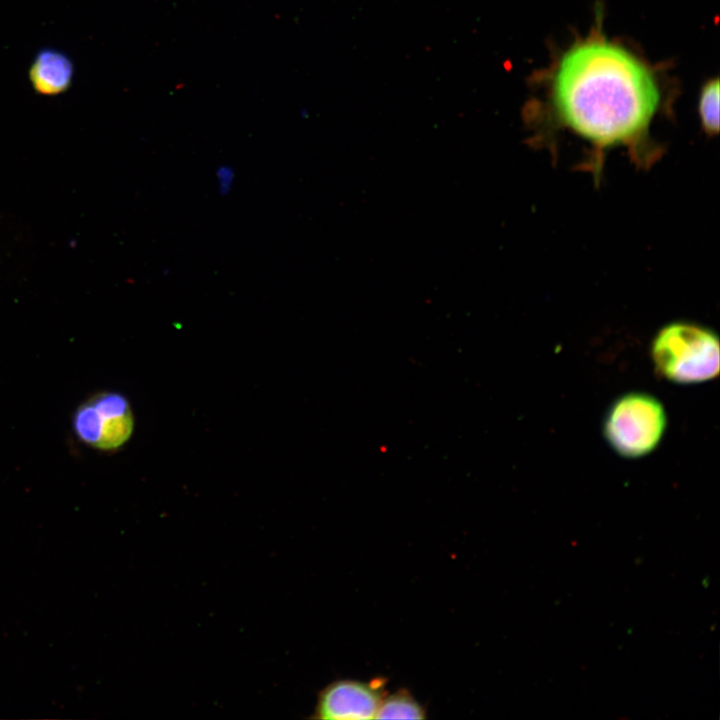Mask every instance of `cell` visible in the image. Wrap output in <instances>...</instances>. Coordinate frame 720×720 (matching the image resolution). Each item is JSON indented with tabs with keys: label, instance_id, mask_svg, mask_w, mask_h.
<instances>
[{
	"label": "cell",
	"instance_id": "1",
	"mask_svg": "<svg viewBox=\"0 0 720 720\" xmlns=\"http://www.w3.org/2000/svg\"><path fill=\"white\" fill-rule=\"evenodd\" d=\"M550 96L558 119L599 146L640 136L660 102L657 81L647 65L599 37L579 41L562 55Z\"/></svg>",
	"mask_w": 720,
	"mask_h": 720
},
{
	"label": "cell",
	"instance_id": "2",
	"mask_svg": "<svg viewBox=\"0 0 720 720\" xmlns=\"http://www.w3.org/2000/svg\"><path fill=\"white\" fill-rule=\"evenodd\" d=\"M650 356L658 376L677 384L701 383L719 373V338L710 328L672 322L654 336Z\"/></svg>",
	"mask_w": 720,
	"mask_h": 720
},
{
	"label": "cell",
	"instance_id": "3",
	"mask_svg": "<svg viewBox=\"0 0 720 720\" xmlns=\"http://www.w3.org/2000/svg\"><path fill=\"white\" fill-rule=\"evenodd\" d=\"M667 427L663 404L645 392L619 396L608 407L602 431L608 445L624 458H640L657 448Z\"/></svg>",
	"mask_w": 720,
	"mask_h": 720
},
{
	"label": "cell",
	"instance_id": "4",
	"mask_svg": "<svg viewBox=\"0 0 720 720\" xmlns=\"http://www.w3.org/2000/svg\"><path fill=\"white\" fill-rule=\"evenodd\" d=\"M385 696L383 679L369 682L339 679L327 684L317 695L311 719L360 720L376 718Z\"/></svg>",
	"mask_w": 720,
	"mask_h": 720
},
{
	"label": "cell",
	"instance_id": "5",
	"mask_svg": "<svg viewBox=\"0 0 720 720\" xmlns=\"http://www.w3.org/2000/svg\"><path fill=\"white\" fill-rule=\"evenodd\" d=\"M99 419L96 448L114 450L124 445L134 429V418L128 400L116 392H103L92 399Z\"/></svg>",
	"mask_w": 720,
	"mask_h": 720
},
{
	"label": "cell",
	"instance_id": "6",
	"mask_svg": "<svg viewBox=\"0 0 720 720\" xmlns=\"http://www.w3.org/2000/svg\"><path fill=\"white\" fill-rule=\"evenodd\" d=\"M32 88L43 96H56L68 90L74 77V65L64 52L45 48L39 50L28 70Z\"/></svg>",
	"mask_w": 720,
	"mask_h": 720
},
{
	"label": "cell",
	"instance_id": "7",
	"mask_svg": "<svg viewBox=\"0 0 720 720\" xmlns=\"http://www.w3.org/2000/svg\"><path fill=\"white\" fill-rule=\"evenodd\" d=\"M377 719H424L426 710L406 689L384 696L377 715Z\"/></svg>",
	"mask_w": 720,
	"mask_h": 720
},
{
	"label": "cell",
	"instance_id": "8",
	"mask_svg": "<svg viewBox=\"0 0 720 720\" xmlns=\"http://www.w3.org/2000/svg\"><path fill=\"white\" fill-rule=\"evenodd\" d=\"M698 112L704 130L715 134L719 129V82L711 80L701 90Z\"/></svg>",
	"mask_w": 720,
	"mask_h": 720
}]
</instances>
